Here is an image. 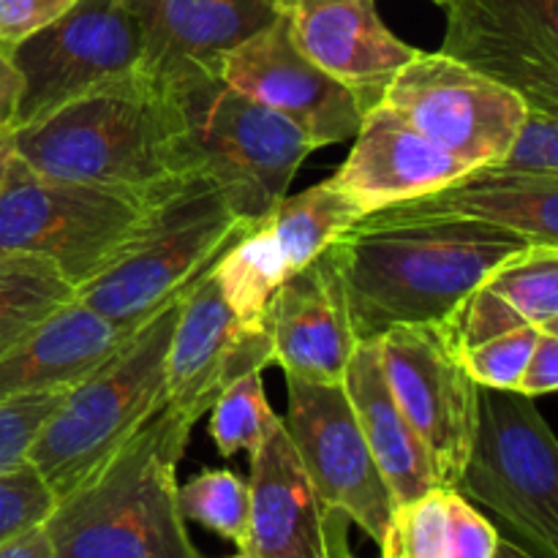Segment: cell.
<instances>
[{
  "instance_id": "1",
  "label": "cell",
  "mask_w": 558,
  "mask_h": 558,
  "mask_svg": "<svg viewBox=\"0 0 558 558\" xmlns=\"http://www.w3.org/2000/svg\"><path fill=\"white\" fill-rule=\"evenodd\" d=\"M529 245L521 234L417 196L365 213L327 251L360 343L392 327L439 325L496 267Z\"/></svg>"
},
{
  "instance_id": "2",
  "label": "cell",
  "mask_w": 558,
  "mask_h": 558,
  "mask_svg": "<svg viewBox=\"0 0 558 558\" xmlns=\"http://www.w3.org/2000/svg\"><path fill=\"white\" fill-rule=\"evenodd\" d=\"M194 423L167 401L44 521L54 558H202L178 501Z\"/></svg>"
},
{
  "instance_id": "3",
  "label": "cell",
  "mask_w": 558,
  "mask_h": 558,
  "mask_svg": "<svg viewBox=\"0 0 558 558\" xmlns=\"http://www.w3.org/2000/svg\"><path fill=\"white\" fill-rule=\"evenodd\" d=\"M254 227L210 178L174 174L147 194L112 259L74 289V300L129 336L191 294Z\"/></svg>"
},
{
  "instance_id": "4",
  "label": "cell",
  "mask_w": 558,
  "mask_h": 558,
  "mask_svg": "<svg viewBox=\"0 0 558 558\" xmlns=\"http://www.w3.org/2000/svg\"><path fill=\"white\" fill-rule=\"evenodd\" d=\"M169 125L172 174H205L245 221L262 223L316 150L308 136L229 87L213 69H183L153 82Z\"/></svg>"
},
{
  "instance_id": "5",
  "label": "cell",
  "mask_w": 558,
  "mask_h": 558,
  "mask_svg": "<svg viewBox=\"0 0 558 558\" xmlns=\"http://www.w3.org/2000/svg\"><path fill=\"white\" fill-rule=\"evenodd\" d=\"M20 161L47 178L147 196L174 178L161 93L147 76L101 87L14 129Z\"/></svg>"
},
{
  "instance_id": "6",
  "label": "cell",
  "mask_w": 558,
  "mask_h": 558,
  "mask_svg": "<svg viewBox=\"0 0 558 558\" xmlns=\"http://www.w3.org/2000/svg\"><path fill=\"white\" fill-rule=\"evenodd\" d=\"M183 303V300H180ZM180 303L153 314L118 349L65 392L27 452L63 499L98 463L107 461L167 401V354Z\"/></svg>"
},
{
  "instance_id": "7",
  "label": "cell",
  "mask_w": 558,
  "mask_h": 558,
  "mask_svg": "<svg viewBox=\"0 0 558 558\" xmlns=\"http://www.w3.org/2000/svg\"><path fill=\"white\" fill-rule=\"evenodd\" d=\"M450 490L501 518L534 556L558 558V447L534 398L480 387L472 447Z\"/></svg>"
},
{
  "instance_id": "8",
  "label": "cell",
  "mask_w": 558,
  "mask_h": 558,
  "mask_svg": "<svg viewBox=\"0 0 558 558\" xmlns=\"http://www.w3.org/2000/svg\"><path fill=\"white\" fill-rule=\"evenodd\" d=\"M145 199L47 178L14 156L0 189V254L47 259L76 289L112 259Z\"/></svg>"
},
{
  "instance_id": "9",
  "label": "cell",
  "mask_w": 558,
  "mask_h": 558,
  "mask_svg": "<svg viewBox=\"0 0 558 558\" xmlns=\"http://www.w3.org/2000/svg\"><path fill=\"white\" fill-rule=\"evenodd\" d=\"M9 60L22 76L11 129H22L87 93L142 76V36L125 0H74Z\"/></svg>"
},
{
  "instance_id": "10",
  "label": "cell",
  "mask_w": 558,
  "mask_h": 558,
  "mask_svg": "<svg viewBox=\"0 0 558 558\" xmlns=\"http://www.w3.org/2000/svg\"><path fill=\"white\" fill-rule=\"evenodd\" d=\"M425 140L466 167L499 163L526 118L521 96L441 52H420L385 93Z\"/></svg>"
},
{
  "instance_id": "11",
  "label": "cell",
  "mask_w": 558,
  "mask_h": 558,
  "mask_svg": "<svg viewBox=\"0 0 558 558\" xmlns=\"http://www.w3.org/2000/svg\"><path fill=\"white\" fill-rule=\"evenodd\" d=\"M281 423L319 505L341 510L374 543H381L396 501L365 445L343 385L287 376Z\"/></svg>"
},
{
  "instance_id": "12",
  "label": "cell",
  "mask_w": 558,
  "mask_h": 558,
  "mask_svg": "<svg viewBox=\"0 0 558 558\" xmlns=\"http://www.w3.org/2000/svg\"><path fill=\"white\" fill-rule=\"evenodd\" d=\"M376 343L392 398L428 450L439 485L452 488L472 447L480 385L441 322L392 327Z\"/></svg>"
},
{
  "instance_id": "13",
  "label": "cell",
  "mask_w": 558,
  "mask_h": 558,
  "mask_svg": "<svg viewBox=\"0 0 558 558\" xmlns=\"http://www.w3.org/2000/svg\"><path fill=\"white\" fill-rule=\"evenodd\" d=\"M441 54L558 114V0H447Z\"/></svg>"
},
{
  "instance_id": "14",
  "label": "cell",
  "mask_w": 558,
  "mask_h": 558,
  "mask_svg": "<svg viewBox=\"0 0 558 558\" xmlns=\"http://www.w3.org/2000/svg\"><path fill=\"white\" fill-rule=\"evenodd\" d=\"M216 74L251 101L298 125L316 150L354 140L363 123V109L352 93L294 47L283 11L223 54Z\"/></svg>"
},
{
  "instance_id": "15",
  "label": "cell",
  "mask_w": 558,
  "mask_h": 558,
  "mask_svg": "<svg viewBox=\"0 0 558 558\" xmlns=\"http://www.w3.org/2000/svg\"><path fill=\"white\" fill-rule=\"evenodd\" d=\"M270 363L265 325L238 319L210 272L180 303L167 354V403L196 425L229 385Z\"/></svg>"
},
{
  "instance_id": "16",
  "label": "cell",
  "mask_w": 558,
  "mask_h": 558,
  "mask_svg": "<svg viewBox=\"0 0 558 558\" xmlns=\"http://www.w3.org/2000/svg\"><path fill=\"white\" fill-rule=\"evenodd\" d=\"M281 11L294 47L341 82L363 114L385 101L390 82L417 54L381 22L376 0H294Z\"/></svg>"
},
{
  "instance_id": "17",
  "label": "cell",
  "mask_w": 558,
  "mask_h": 558,
  "mask_svg": "<svg viewBox=\"0 0 558 558\" xmlns=\"http://www.w3.org/2000/svg\"><path fill=\"white\" fill-rule=\"evenodd\" d=\"M272 363L283 374L322 385H341L357 338L330 251L289 272L265 311Z\"/></svg>"
},
{
  "instance_id": "18",
  "label": "cell",
  "mask_w": 558,
  "mask_h": 558,
  "mask_svg": "<svg viewBox=\"0 0 558 558\" xmlns=\"http://www.w3.org/2000/svg\"><path fill=\"white\" fill-rule=\"evenodd\" d=\"M469 169L472 167L425 140L407 118L381 101L363 114L352 153L332 180L363 213H374L434 194Z\"/></svg>"
},
{
  "instance_id": "19",
  "label": "cell",
  "mask_w": 558,
  "mask_h": 558,
  "mask_svg": "<svg viewBox=\"0 0 558 558\" xmlns=\"http://www.w3.org/2000/svg\"><path fill=\"white\" fill-rule=\"evenodd\" d=\"M142 36V76L218 69L221 58L278 16L276 0H125Z\"/></svg>"
},
{
  "instance_id": "20",
  "label": "cell",
  "mask_w": 558,
  "mask_h": 558,
  "mask_svg": "<svg viewBox=\"0 0 558 558\" xmlns=\"http://www.w3.org/2000/svg\"><path fill=\"white\" fill-rule=\"evenodd\" d=\"M248 558H325L322 515L283 423L251 452Z\"/></svg>"
},
{
  "instance_id": "21",
  "label": "cell",
  "mask_w": 558,
  "mask_h": 558,
  "mask_svg": "<svg viewBox=\"0 0 558 558\" xmlns=\"http://www.w3.org/2000/svg\"><path fill=\"white\" fill-rule=\"evenodd\" d=\"M123 338L125 332L112 322L71 300L0 352V403L31 392L69 390L101 365Z\"/></svg>"
},
{
  "instance_id": "22",
  "label": "cell",
  "mask_w": 558,
  "mask_h": 558,
  "mask_svg": "<svg viewBox=\"0 0 558 558\" xmlns=\"http://www.w3.org/2000/svg\"><path fill=\"white\" fill-rule=\"evenodd\" d=\"M341 385L396 507L409 505V501L441 488L428 450L417 439L387 387L379 343L360 341L354 347Z\"/></svg>"
},
{
  "instance_id": "23",
  "label": "cell",
  "mask_w": 558,
  "mask_h": 558,
  "mask_svg": "<svg viewBox=\"0 0 558 558\" xmlns=\"http://www.w3.org/2000/svg\"><path fill=\"white\" fill-rule=\"evenodd\" d=\"M425 199L456 216L521 234L532 245H558V174L488 163L469 169Z\"/></svg>"
},
{
  "instance_id": "24",
  "label": "cell",
  "mask_w": 558,
  "mask_h": 558,
  "mask_svg": "<svg viewBox=\"0 0 558 558\" xmlns=\"http://www.w3.org/2000/svg\"><path fill=\"white\" fill-rule=\"evenodd\" d=\"M363 216V207L336 180L327 178L300 194L281 196L267 223L287 256L289 272H294L325 254Z\"/></svg>"
},
{
  "instance_id": "25",
  "label": "cell",
  "mask_w": 558,
  "mask_h": 558,
  "mask_svg": "<svg viewBox=\"0 0 558 558\" xmlns=\"http://www.w3.org/2000/svg\"><path fill=\"white\" fill-rule=\"evenodd\" d=\"M213 276L234 316L248 325H262L267 303L289 276L287 256L267 218L223 254Z\"/></svg>"
},
{
  "instance_id": "26",
  "label": "cell",
  "mask_w": 558,
  "mask_h": 558,
  "mask_svg": "<svg viewBox=\"0 0 558 558\" xmlns=\"http://www.w3.org/2000/svg\"><path fill=\"white\" fill-rule=\"evenodd\" d=\"M74 300V287L47 259L0 254V352Z\"/></svg>"
},
{
  "instance_id": "27",
  "label": "cell",
  "mask_w": 558,
  "mask_h": 558,
  "mask_svg": "<svg viewBox=\"0 0 558 558\" xmlns=\"http://www.w3.org/2000/svg\"><path fill=\"white\" fill-rule=\"evenodd\" d=\"M480 287L507 300L537 330L558 332V245H529Z\"/></svg>"
},
{
  "instance_id": "28",
  "label": "cell",
  "mask_w": 558,
  "mask_h": 558,
  "mask_svg": "<svg viewBox=\"0 0 558 558\" xmlns=\"http://www.w3.org/2000/svg\"><path fill=\"white\" fill-rule=\"evenodd\" d=\"M178 501L185 521L199 523L218 537L229 539L238 545L240 554L248 550L251 496L248 483H243L238 474L227 469H207L178 488Z\"/></svg>"
},
{
  "instance_id": "29",
  "label": "cell",
  "mask_w": 558,
  "mask_h": 558,
  "mask_svg": "<svg viewBox=\"0 0 558 558\" xmlns=\"http://www.w3.org/2000/svg\"><path fill=\"white\" fill-rule=\"evenodd\" d=\"M278 423L281 417L267 403L262 374L240 376L210 409V436L223 458L256 452Z\"/></svg>"
},
{
  "instance_id": "30",
  "label": "cell",
  "mask_w": 558,
  "mask_h": 558,
  "mask_svg": "<svg viewBox=\"0 0 558 558\" xmlns=\"http://www.w3.org/2000/svg\"><path fill=\"white\" fill-rule=\"evenodd\" d=\"M381 558H456L450 523V488H436L396 507L381 539Z\"/></svg>"
},
{
  "instance_id": "31",
  "label": "cell",
  "mask_w": 558,
  "mask_h": 558,
  "mask_svg": "<svg viewBox=\"0 0 558 558\" xmlns=\"http://www.w3.org/2000/svg\"><path fill=\"white\" fill-rule=\"evenodd\" d=\"M539 332L543 330H537L534 325H523L505 336L477 343V347L461 352L463 368L480 387L518 392L529 357L539 341Z\"/></svg>"
},
{
  "instance_id": "32",
  "label": "cell",
  "mask_w": 558,
  "mask_h": 558,
  "mask_svg": "<svg viewBox=\"0 0 558 558\" xmlns=\"http://www.w3.org/2000/svg\"><path fill=\"white\" fill-rule=\"evenodd\" d=\"M523 325H529V322L507 300L488 292L485 287H477L472 294H466L456 305V311L441 322V327H445L447 338H450L458 354L477 347V343L490 341V338H499L505 332L518 330Z\"/></svg>"
},
{
  "instance_id": "33",
  "label": "cell",
  "mask_w": 558,
  "mask_h": 558,
  "mask_svg": "<svg viewBox=\"0 0 558 558\" xmlns=\"http://www.w3.org/2000/svg\"><path fill=\"white\" fill-rule=\"evenodd\" d=\"M54 505L58 499L31 463L0 474V543L41 526Z\"/></svg>"
},
{
  "instance_id": "34",
  "label": "cell",
  "mask_w": 558,
  "mask_h": 558,
  "mask_svg": "<svg viewBox=\"0 0 558 558\" xmlns=\"http://www.w3.org/2000/svg\"><path fill=\"white\" fill-rule=\"evenodd\" d=\"M71 390V387H69ZM69 390L31 392L0 403V474L27 463V452L49 414L63 403Z\"/></svg>"
},
{
  "instance_id": "35",
  "label": "cell",
  "mask_w": 558,
  "mask_h": 558,
  "mask_svg": "<svg viewBox=\"0 0 558 558\" xmlns=\"http://www.w3.org/2000/svg\"><path fill=\"white\" fill-rule=\"evenodd\" d=\"M499 163L521 172L558 174V114L526 109L512 147Z\"/></svg>"
},
{
  "instance_id": "36",
  "label": "cell",
  "mask_w": 558,
  "mask_h": 558,
  "mask_svg": "<svg viewBox=\"0 0 558 558\" xmlns=\"http://www.w3.org/2000/svg\"><path fill=\"white\" fill-rule=\"evenodd\" d=\"M74 0H0V54L9 58L25 38L58 20Z\"/></svg>"
},
{
  "instance_id": "37",
  "label": "cell",
  "mask_w": 558,
  "mask_h": 558,
  "mask_svg": "<svg viewBox=\"0 0 558 558\" xmlns=\"http://www.w3.org/2000/svg\"><path fill=\"white\" fill-rule=\"evenodd\" d=\"M450 523H452V550L456 558H494L499 532L488 518L477 512L472 501L450 490Z\"/></svg>"
},
{
  "instance_id": "38",
  "label": "cell",
  "mask_w": 558,
  "mask_h": 558,
  "mask_svg": "<svg viewBox=\"0 0 558 558\" xmlns=\"http://www.w3.org/2000/svg\"><path fill=\"white\" fill-rule=\"evenodd\" d=\"M558 387V332H539V341L529 357L518 392L529 398L550 396Z\"/></svg>"
},
{
  "instance_id": "39",
  "label": "cell",
  "mask_w": 558,
  "mask_h": 558,
  "mask_svg": "<svg viewBox=\"0 0 558 558\" xmlns=\"http://www.w3.org/2000/svg\"><path fill=\"white\" fill-rule=\"evenodd\" d=\"M0 558H54L52 543H49L44 523L0 543Z\"/></svg>"
},
{
  "instance_id": "40",
  "label": "cell",
  "mask_w": 558,
  "mask_h": 558,
  "mask_svg": "<svg viewBox=\"0 0 558 558\" xmlns=\"http://www.w3.org/2000/svg\"><path fill=\"white\" fill-rule=\"evenodd\" d=\"M349 521L341 510L327 507L322 515V537H325V558H357L349 545Z\"/></svg>"
},
{
  "instance_id": "41",
  "label": "cell",
  "mask_w": 558,
  "mask_h": 558,
  "mask_svg": "<svg viewBox=\"0 0 558 558\" xmlns=\"http://www.w3.org/2000/svg\"><path fill=\"white\" fill-rule=\"evenodd\" d=\"M22 98V76L5 54H0V125H14Z\"/></svg>"
},
{
  "instance_id": "42",
  "label": "cell",
  "mask_w": 558,
  "mask_h": 558,
  "mask_svg": "<svg viewBox=\"0 0 558 558\" xmlns=\"http://www.w3.org/2000/svg\"><path fill=\"white\" fill-rule=\"evenodd\" d=\"M14 129L9 125H0V189H3V180L9 174L11 161H14Z\"/></svg>"
},
{
  "instance_id": "43",
  "label": "cell",
  "mask_w": 558,
  "mask_h": 558,
  "mask_svg": "<svg viewBox=\"0 0 558 558\" xmlns=\"http://www.w3.org/2000/svg\"><path fill=\"white\" fill-rule=\"evenodd\" d=\"M494 558H539V556H534L532 550H526L523 545H515V543H510V539L499 537V543H496V550H494Z\"/></svg>"
},
{
  "instance_id": "44",
  "label": "cell",
  "mask_w": 558,
  "mask_h": 558,
  "mask_svg": "<svg viewBox=\"0 0 558 558\" xmlns=\"http://www.w3.org/2000/svg\"><path fill=\"white\" fill-rule=\"evenodd\" d=\"M289 3H294V0H276L278 11H281V9H287V5H289Z\"/></svg>"
},
{
  "instance_id": "45",
  "label": "cell",
  "mask_w": 558,
  "mask_h": 558,
  "mask_svg": "<svg viewBox=\"0 0 558 558\" xmlns=\"http://www.w3.org/2000/svg\"><path fill=\"white\" fill-rule=\"evenodd\" d=\"M430 3H436V5H447V0H430Z\"/></svg>"
},
{
  "instance_id": "46",
  "label": "cell",
  "mask_w": 558,
  "mask_h": 558,
  "mask_svg": "<svg viewBox=\"0 0 558 558\" xmlns=\"http://www.w3.org/2000/svg\"><path fill=\"white\" fill-rule=\"evenodd\" d=\"M238 558H248V556H238Z\"/></svg>"
}]
</instances>
